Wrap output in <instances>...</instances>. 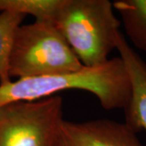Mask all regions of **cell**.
Segmentation results:
<instances>
[{"label":"cell","instance_id":"cell-1","mask_svg":"<svg viewBox=\"0 0 146 146\" xmlns=\"http://www.w3.org/2000/svg\"><path fill=\"white\" fill-rule=\"evenodd\" d=\"M68 89L91 93L107 110H124L131 96L130 77L119 56L110 58L103 65L84 67L76 72L16 79L0 84V107L16 102L46 98Z\"/></svg>","mask_w":146,"mask_h":146},{"label":"cell","instance_id":"cell-2","mask_svg":"<svg viewBox=\"0 0 146 146\" xmlns=\"http://www.w3.org/2000/svg\"><path fill=\"white\" fill-rule=\"evenodd\" d=\"M53 23L85 68L109 60L121 26L109 0H64Z\"/></svg>","mask_w":146,"mask_h":146},{"label":"cell","instance_id":"cell-3","mask_svg":"<svg viewBox=\"0 0 146 146\" xmlns=\"http://www.w3.org/2000/svg\"><path fill=\"white\" fill-rule=\"evenodd\" d=\"M84 68L51 21H35L16 29L9 58L11 78L65 75Z\"/></svg>","mask_w":146,"mask_h":146},{"label":"cell","instance_id":"cell-4","mask_svg":"<svg viewBox=\"0 0 146 146\" xmlns=\"http://www.w3.org/2000/svg\"><path fill=\"white\" fill-rule=\"evenodd\" d=\"M61 96L0 107V146H58L63 122Z\"/></svg>","mask_w":146,"mask_h":146},{"label":"cell","instance_id":"cell-5","mask_svg":"<svg viewBox=\"0 0 146 146\" xmlns=\"http://www.w3.org/2000/svg\"><path fill=\"white\" fill-rule=\"evenodd\" d=\"M58 146H144L124 123L99 119L81 123L63 120Z\"/></svg>","mask_w":146,"mask_h":146},{"label":"cell","instance_id":"cell-6","mask_svg":"<svg viewBox=\"0 0 146 146\" xmlns=\"http://www.w3.org/2000/svg\"><path fill=\"white\" fill-rule=\"evenodd\" d=\"M125 64L131 85V99L124 108V123L136 133L146 131V63L119 32L116 48Z\"/></svg>","mask_w":146,"mask_h":146},{"label":"cell","instance_id":"cell-7","mask_svg":"<svg viewBox=\"0 0 146 146\" xmlns=\"http://www.w3.org/2000/svg\"><path fill=\"white\" fill-rule=\"evenodd\" d=\"M112 3L129 40L146 52V0H116Z\"/></svg>","mask_w":146,"mask_h":146},{"label":"cell","instance_id":"cell-8","mask_svg":"<svg viewBox=\"0 0 146 146\" xmlns=\"http://www.w3.org/2000/svg\"><path fill=\"white\" fill-rule=\"evenodd\" d=\"M26 16L11 11L0 12V84L11 80L9 74V58L16 29Z\"/></svg>","mask_w":146,"mask_h":146},{"label":"cell","instance_id":"cell-9","mask_svg":"<svg viewBox=\"0 0 146 146\" xmlns=\"http://www.w3.org/2000/svg\"><path fill=\"white\" fill-rule=\"evenodd\" d=\"M64 0H0V12L11 11L35 17V21L53 22Z\"/></svg>","mask_w":146,"mask_h":146}]
</instances>
